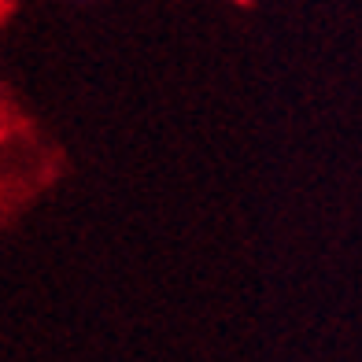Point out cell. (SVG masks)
<instances>
[{
    "label": "cell",
    "instance_id": "1",
    "mask_svg": "<svg viewBox=\"0 0 362 362\" xmlns=\"http://www.w3.org/2000/svg\"><path fill=\"white\" fill-rule=\"evenodd\" d=\"M237 4H252V0H237Z\"/></svg>",
    "mask_w": 362,
    "mask_h": 362
}]
</instances>
